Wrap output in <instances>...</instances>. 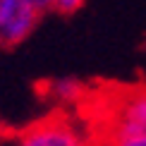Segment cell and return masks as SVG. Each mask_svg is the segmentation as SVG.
I'll list each match as a JSON object with an SVG mask.
<instances>
[{"label": "cell", "mask_w": 146, "mask_h": 146, "mask_svg": "<svg viewBox=\"0 0 146 146\" xmlns=\"http://www.w3.org/2000/svg\"><path fill=\"white\" fill-rule=\"evenodd\" d=\"M15 146H89V139L62 110H53L24 127Z\"/></svg>", "instance_id": "7a4b0ae2"}, {"label": "cell", "mask_w": 146, "mask_h": 146, "mask_svg": "<svg viewBox=\"0 0 146 146\" xmlns=\"http://www.w3.org/2000/svg\"><path fill=\"white\" fill-rule=\"evenodd\" d=\"M82 5H84V0H53V10L60 12V15H65V17L74 15Z\"/></svg>", "instance_id": "277c9868"}, {"label": "cell", "mask_w": 146, "mask_h": 146, "mask_svg": "<svg viewBox=\"0 0 146 146\" xmlns=\"http://www.w3.org/2000/svg\"><path fill=\"white\" fill-rule=\"evenodd\" d=\"M79 117L89 122V146L146 134V86L86 89Z\"/></svg>", "instance_id": "6da1fadb"}, {"label": "cell", "mask_w": 146, "mask_h": 146, "mask_svg": "<svg viewBox=\"0 0 146 146\" xmlns=\"http://www.w3.org/2000/svg\"><path fill=\"white\" fill-rule=\"evenodd\" d=\"M106 146H146V134H139V137H125V139H115V141L106 144Z\"/></svg>", "instance_id": "5b68a950"}, {"label": "cell", "mask_w": 146, "mask_h": 146, "mask_svg": "<svg viewBox=\"0 0 146 146\" xmlns=\"http://www.w3.org/2000/svg\"><path fill=\"white\" fill-rule=\"evenodd\" d=\"M29 3H31L36 10H41V12H46V10H53V0H29Z\"/></svg>", "instance_id": "8992f818"}, {"label": "cell", "mask_w": 146, "mask_h": 146, "mask_svg": "<svg viewBox=\"0 0 146 146\" xmlns=\"http://www.w3.org/2000/svg\"><path fill=\"white\" fill-rule=\"evenodd\" d=\"M43 12L29 0H0V46L15 48L36 29Z\"/></svg>", "instance_id": "3957f363"}]
</instances>
